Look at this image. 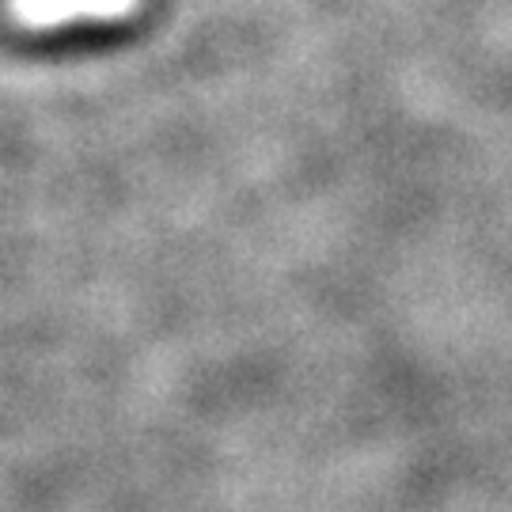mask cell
Segmentation results:
<instances>
[{
	"mask_svg": "<svg viewBox=\"0 0 512 512\" xmlns=\"http://www.w3.org/2000/svg\"><path fill=\"white\" fill-rule=\"evenodd\" d=\"M137 0H12V16L23 27H54L69 19H118L129 16Z\"/></svg>",
	"mask_w": 512,
	"mask_h": 512,
	"instance_id": "obj_1",
	"label": "cell"
}]
</instances>
